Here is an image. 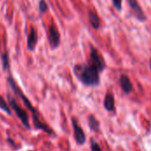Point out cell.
I'll return each mask as SVG.
<instances>
[{
	"label": "cell",
	"instance_id": "1",
	"mask_svg": "<svg viewBox=\"0 0 151 151\" xmlns=\"http://www.w3.org/2000/svg\"><path fill=\"white\" fill-rule=\"evenodd\" d=\"M73 73L79 81L85 86L96 87L100 83V72L92 63L75 65Z\"/></svg>",
	"mask_w": 151,
	"mask_h": 151
},
{
	"label": "cell",
	"instance_id": "2",
	"mask_svg": "<svg viewBox=\"0 0 151 151\" xmlns=\"http://www.w3.org/2000/svg\"><path fill=\"white\" fill-rule=\"evenodd\" d=\"M7 81H8V83H9V85L11 86L12 91H13L16 95H18V96L20 97V99L22 100V102L24 103V104H25V105L28 108V110L31 111L32 116H33V119H34V123H35V127L43 130L44 132H46V133L49 134H53L52 130H51L46 124H44V123L41 120V118H40V115H39L38 111L32 106L30 101H29V100L26 97V96L22 93V91L20 90V88L16 85V83H15V81H13V79H12V77H9V78L7 79Z\"/></svg>",
	"mask_w": 151,
	"mask_h": 151
},
{
	"label": "cell",
	"instance_id": "3",
	"mask_svg": "<svg viewBox=\"0 0 151 151\" xmlns=\"http://www.w3.org/2000/svg\"><path fill=\"white\" fill-rule=\"evenodd\" d=\"M90 63L95 65L100 73L104 72V70L106 68V63L104 57L93 45H90Z\"/></svg>",
	"mask_w": 151,
	"mask_h": 151
},
{
	"label": "cell",
	"instance_id": "4",
	"mask_svg": "<svg viewBox=\"0 0 151 151\" xmlns=\"http://www.w3.org/2000/svg\"><path fill=\"white\" fill-rule=\"evenodd\" d=\"M9 99V104L12 106V108L13 109V111H15L16 115L19 117V119H20L22 125L26 127V128H29V121H28V117H27V113L17 104V102L12 98V97H8Z\"/></svg>",
	"mask_w": 151,
	"mask_h": 151
},
{
	"label": "cell",
	"instance_id": "5",
	"mask_svg": "<svg viewBox=\"0 0 151 151\" xmlns=\"http://www.w3.org/2000/svg\"><path fill=\"white\" fill-rule=\"evenodd\" d=\"M72 124H73V128L74 139L76 142L79 145H83L86 142V135L82 127L79 125L78 120L75 118L72 119Z\"/></svg>",
	"mask_w": 151,
	"mask_h": 151
},
{
	"label": "cell",
	"instance_id": "6",
	"mask_svg": "<svg viewBox=\"0 0 151 151\" xmlns=\"http://www.w3.org/2000/svg\"><path fill=\"white\" fill-rule=\"evenodd\" d=\"M48 40L52 49H56L60 43V34L57 28V27L52 23L49 28V35Z\"/></svg>",
	"mask_w": 151,
	"mask_h": 151
},
{
	"label": "cell",
	"instance_id": "7",
	"mask_svg": "<svg viewBox=\"0 0 151 151\" xmlns=\"http://www.w3.org/2000/svg\"><path fill=\"white\" fill-rule=\"evenodd\" d=\"M127 2L129 4V6L132 10V12H134V15L136 17V19H139L140 21L146 20V16H145L144 11L142 10L139 2L137 0H127Z\"/></svg>",
	"mask_w": 151,
	"mask_h": 151
},
{
	"label": "cell",
	"instance_id": "8",
	"mask_svg": "<svg viewBox=\"0 0 151 151\" xmlns=\"http://www.w3.org/2000/svg\"><path fill=\"white\" fill-rule=\"evenodd\" d=\"M119 85H120V88H121L122 91L126 95H129L134 90L133 83H132L131 80L129 79V77L127 74H121L120 75V77H119Z\"/></svg>",
	"mask_w": 151,
	"mask_h": 151
},
{
	"label": "cell",
	"instance_id": "9",
	"mask_svg": "<svg viewBox=\"0 0 151 151\" xmlns=\"http://www.w3.org/2000/svg\"><path fill=\"white\" fill-rule=\"evenodd\" d=\"M104 106L108 111H113L115 110V98L111 92L108 91L104 96Z\"/></svg>",
	"mask_w": 151,
	"mask_h": 151
},
{
	"label": "cell",
	"instance_id": "10",
	"mask_svg": "<svg viewBox=\"0 0 151 151\" xmlns=\"http://www.w3.org/2000/svg\"><path fill=\"white\" fill-rule=\"evenodd\" d=\"M37 40H38V36H37V31L35 28L32 27L31 31L27 36V48L29 50H34L36 43H37Z\"/></svg>",
	"mask_w": 151,
	"mask_h": 151
},
{
	"label": "cell",
	"instance_id": "11",
	"mask_svg": "<svg viewBox=\"0 0 151 151\" xmlns=\"http://www.w3.org/2000/svg\"><path fill=\"white\" fill-rule=\"evenodd\" d=\"M88 21H89V24L91 25V27L94 29H99L101 27V21H100L98 15L95 12L88 11Z\"/></svg>",
	"mask_w": 151,
	"mask_h": 151
},
{
	"label": "cell",
	"instance_id": "12",
	"mask_svg": "<svg viewBox=\"0 0 151 151\" xmlns=\"http://www.w3.org/2000/svg\"><path fill=\"white\" fill-rule=\"evenodd\" d=\"M89 128L94 132H98L100 129V123L94 115H89L88 118Z\"/></svg>",
	"mask_w": 151,
	"mask_h": 151
},
{
	"label": "cell",
	"instance_id": "13",
	"mask_svg": "<svg viewBox=\"0 0 151 151\" xmlns=\"http://www.w3.org/2000/svg\"><path fill=\"white\" fill-rule=\"evenodd\" d=\"M0 108L3 110V111H4L6 113H8L9 115H11V109H10V107H9V105L7 104V103L4 101V99L0 96Z\"/></svg>",
	"mask_w": 151,
	"mask_h": 151
},
{
	"label": "cell",
	"instance_id": "14",
	"mask_svg": "<svg viewBox=\"0 0 151 151\" xmlns=\"http://www.w3.org/2000/svg\"><path fill=\"white\" fill-rule=\"evenodd\" d=\"M49 10V5L44 0H40L39 2V11L41 13H44Z\"/></svg>",
	"mask_w": 151,
	"mask_h": 151
},
{
	"label": "cell",
	"instance_id": "15",
	"mask_svg": "<svg viewBox=\"0 0 151 151\" xmlns=\"http://www.w3.org/2000/svg\"><path fill=\"white\" fill-rule=\"evenodd\" d=\"M90 145H91V151H102V149L98 145V143L92 138L90 140Z\"/></svg>",
	"mask_w": 151,
	"mask_h": 151
},
{
	"label": "cell",
	"instance_id": "16",
	"mask_svg": "<svg viewBox=\"0 0 151 151\" xmlns=\"http://www.w3.org/2000/svg\"><path fill=\"white\" fill-rule=\"evenodd\" d=\"M2 62H3L4 69H6L9 66V58H8V54L6 52L2 56Z\"/></svg>",
	"mask_w": 151,
	"mask_h": 151
},
{
	"label": "cell",
	"instance_id": "17",
	"mask_svg": "<svg viewBox=\"0 0 151 151\" xmlns=\"http://www.w3.org/2000/svg\"><path fill=\"white\" fill-rule=\"evenodd\" d=\"M112 3L117 11L120 12L122 10V0H112Z\"/></svg>",
	"mask_w": 151,
	"mask_h": 151
},
{
	"label": "cell",
	"instance_id": "18",
	"mask_svg": "<svg viewBox=\"0 0 151 151\" xmlns=\"http://www.w3.org/2000/svg\"><path fill=\"white\" fill-rule=\"evenodd\" d=\"M150 70H151V58L150 59Z\"/></svg>",
	"mask_w": 151,
	"mask_h": 151
}]
</instances>
